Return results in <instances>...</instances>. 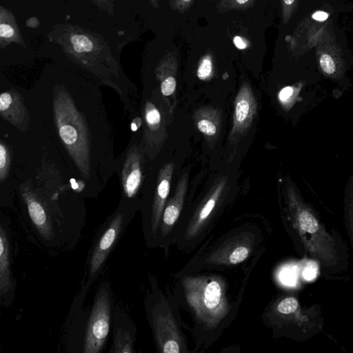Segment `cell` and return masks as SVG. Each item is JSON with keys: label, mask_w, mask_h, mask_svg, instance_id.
Wrapping results in <instances>:
<instances>
[{"label": "cell", "mask_w": 353, "mask_h": 353, "mask_svg": "<svg viewBox=\"0 0 353 353\" xmlns=\"http://www.w3.org/2000/svg\"><path fill=\"white\" fill-rule=\"evenodd\" d=\"M92 80L41 81L23 91L31 121L46 135L76 180L95 197L115 173L114 133Z\"/></svg>", "instance_id": "obj_1"}, {"label": "cell", "mask_w": 353, "mask_h": 353, "mask_svg": "<svg viewBox=\"0 0 353 353\" xmlns=\"http://www.w3.org/2000/svg\"><path fill=\"white\" fill-rule=\"evenodd\" d=\"M286 193L283 221L295 250L315 262L325 279L342 280L350 265L345 240L337 230L329 228L292 187Z\"/></svg>", "instance_id": "obj_2"}, {"label": "cell", "mask_w": 353, "mask_h": 353, "mask_svg": "<svg viewBox=\"0 0 353 353\" xmlns=\"http://www.w3.org/2000/svg\"><path fill=\"white\" fill-rule=\"evenodd\" d=\"M65 56L89 78L112 88L119 96L125 112L134 114V88L124 76L118 61L104 39L81 27L61 24L49 34Z\"/></svg>", "instance_id": "obj_3"}, {"label": "cell", "mask_w": 353, "mask_h": 353, "mask_svg": "<svg viewBox=\"0 0 353 353\" xmlns=\"http://www.w3.org/2000/svg\"><path fill=\"white\" fill-rule=\"evenodd\" d=\"M274 324L282 334L302 342L323 332L325 319L320 303L303 306L299 297L288 294L279 298L273 307Z\"/></svg>", "instance_id": "obj_4"}, {"label": "cell", "mask_w": 353, "mask_h": 353, "mask_svg": "<svg viewBox=\"0 0 353 353\" xmlns=\"http://www.w3.org/2000/svg\"><path fill=\"white\" fill-rule=\"evenodd\" d=\"M183 285L197 319L208 327H216L229 311L223 281L217 276H189Z\"/></svg>", "instance_id": "obj_5"}, {"label": "cell", "mask_w": 353, "mask_h": 353, "mask_svg": "<svg viewBox=\"0 0 353 353\" xmlns=\"http://www.w3.org/2000/svg\"><path fill=\"white\" fill-rule=\"evenodd\" d=\"M136 201V199L121 197L117 210L107 220L90 257L87 283L88 287L95 279L123 229L132 217L137 207Z\"/></svg>", "instance_id": "obj_6"}, {"label": "cell", "mask_w": 353, "mask_h": 353, "mask_svg": "<svg viewBox=\"0 0 353 353\" xmlns=\"http://www.w3.org/2000/svg\"><path fill=\"white\" fill-rule=\"evenodd\" d=\"M131 138L123 152L117 157L115 172L121 188L122 197L136 199L144 181L145 157L140 137L132 131Z\"/></svg>", "instance_id": "obj_7"}, {"label": "cell", "mask_w": 353, "mask_h": 353, "mask_svg": "<svg viewBox=\"0 0 353 353\" xmlns=\"http://www.w3.org/2000/svg\"><path fill=\"white\" fill-rule=\"evenodd\" d=\"M112 292L108 282L99 287L85 329L83 352L99 353L108 336L112 306Z\"/></svg>", "instance_id": "obj_8"}, {"label": "cell", "mask_w": 353, "mask_h": 353, "mask_svg": "<svg viewBox=\"0 0 353 353\" xmlns=\"http://www.w3.org/2000/svg\"><path fill=\"white\" fill-rule=\"evenodd\" d=\"M150 313L153 332L159 351L163 353L183 352L185 345L180 330L169 305L161 295Z\"/></svg>", "instance_id": "obj_9"}, {"label": "cell", "mask_w": 353, "mask_h": 353, "mask_svg": "<svg viewBox=\"0 0 353 353\" xmlns=\"http://www.w3.org/2000/svg\"><path fill=\"white\" fill-rule=\"evenodd\" d=\"M174 170L172 163H168L159 170L149 210V215L143 220L145 233L154 236L159 228L162 214L170 193L171 181Z\"/></svg>", "instance_id": "obj_10"}, {"label": "cell", "mask_w": 353, "mask_h": 353, "mask_svg": "<svg viewBox=\"0 0 353 353\" xmlns=\"http://www.w3.org/2000/svg\"><path fill=\"white\" fill-rule=\"evenodd\" d=\"M257 111V102L250 85L241 84L234 100L232 125L228 140L235 143L250 128Z\"/></svg>", "instance_id": "obj_11"}, {"label": "cell", "mask_w": 353, "mask_h": 353, "mask_svg": "<svg viewBox=\"0 0 353 353\" xmlns=\"http://www.w3.org/2000/svg\"><path fill=\"white\" fill-rule=\"evenodd\" d=\"M142 142L148 159L158 154L163 139V120L159 108L150 99H145L141 107Z\"/></svg>", "instance_id": "obj_12"}, {"label": "cell", "mask_w": 353, "mask_h": 353, "mask_svg": "<svg viewBox=\"0 0 353 353\" xmlns=\"http://www.w3.org/2000/svg\"><path fill=\"white\" fill-rule=\"evenodd\" d=\"M330 14L317 11L304 19L290 39L292 49L301 47L303 50L315 47L320 41L332 36L330 31Z\"/></svg>", "instance_id": "obj_13"}, {"label": "cell", "mask_w": 353, "mask_h": 353, "mask_svg": "<svg viewBox=\"0 0 353 353\" xmlns=\"http://www.w3.org/2000/svg\"><path fill=\"white\" fill-rule=\"evenodd\" d=\"M0 116L5 122L22 132L29 130L31 117L23 91L10 88L1 92Z\"/></svg>", "instance_id": "obj_14"}, {"label": "cell", "mask_w": 353, "mask_h": 353, "mask_svg": "<svg viewBox=\"0 0 353 353\" xmlns=\"http://www.w3.org/2000/svg\"><path fill=\"white\" fill-rule=\"evenodd\" d=\"M226 182L225 177L219 179L197 208L187 230L190 238L198 234L207 223L225 191Z\"/></svg>", "instance_id": "obj_15"}, {"label": "cell", "mask_w": 353, "mask_h": 353, "mask_svg": "<svg viewBox=\"0 0 353 353\" xmlns=\"http://www.w3.org/2000/svg\"><path fill=\"white\" fill-rule=\"evenodd\" d=\"M188 177L184 174L179 179L174 194L166 203L159 226L161 235L165 237L178 220L184 203Z\"/></svg>", "instance_id": "obj_16"}, {"label": "cell", "mask_w": 353, "mask_h": 353, "mask_svg": "<svg viewBox=\"0 0 353 353\" xmlns=\"http://www.w3.org/2000/svg\"><path fill=\"white\" fill-rule=\"evenodd\" d=\"M10 250L8 233L1 224L0 229V296L3 305L10 303L15 289L10 273Z\"/></svg>", "instance_id": "obj_17"}, {"label": "cell", "mask_w": 353, "mask_h": 353, "mask_svg": "<svg viewBox=\"0 0 353 353\" xmlns=\"http://www.w3.org/2000/svg\"><path fill=\"white\" fill-rule=\"evenodd\" d=\"M114 337L112 353L134 352V333L132 324L121 309L115 308L114 311Z\"/></svg>", "instance_id": "obj_18"}, {"label": "cell", "mask_w": 353, "mask_h": 353, "mask_svg": "<svg viewBox=\"0 0 353 353\" xmlns=\"http://www.w3.org/2000/svg\"><path fill=\"white\" fill-rule=\"evenodd\" d=\"M251 252V243L245 239H236L215 250L208 261L216 264L236 265L244 261Z\"/></svg>", "instance_id": "obj_19"}, {"label": "cell", "mask_w": 353, "mask_h": 353, "mask_svg": "<svg viewBox=\"0 0 353 353\" xmlns=\"http://www.w3.org/2000/svg\"><path fill=\"white\" fill-rule=\"evenodd\" d=\"M178 59L176 52L166 53L157 65L154 73L160 83V90L164 97H170L176 88Z\"/></svg>", "instance_id": "obj_20"}, {"label": "cell", "mask_w": 353, "mask_h": 353, "mask_svg": "<svg viewBox=\"0 0 353 353\" xmlns=\"http://www.w3.org/2000/svg\"><path fill=\"white\" fill-rule=\"evenodd\" d=\"M319 63L322 71L327 75L334 74L341 61L340 50L332 36L320 41L316 46Z\"/></svg>", "instance_id": "obj_21"}, {"label": "cell", "mask_w": 353, "mask_h": 353, "mask_svg": "<svg viewBox=\"0 0 353 353\" xmlns=\"http://www.w3.org/2000/svg\"><path fill=\"white\" fill-rule=\"evenodd\" d=\"M194 121L198 130L208 141L214 140L221 130V114L217 109L212 107H203L194 114Z\"/></svg>", "instance_id": "obj_22"}, {"label": "cell", "mask_w": 353, "mask_h": 353, "mask_svg": "<svg viewBox=\"0 0 353 353\" xmlns=\"http://www.w3.org/2000/svg\"><path fill=\"white\" fill-rule=\"evenodd\" d=\"M23 45L24 42L12 12L3 6L0 8V44L1 48L11 43Z\"/></svg>", "instance_id": "obj_23"}, {"label": "cell", "mask_w": 353, "mask_h": 353, "mask_svg": "<svg viewBox=\"0 0 353 353\" xmlns=\"http://www.w3.org/2000/svg\"><path fill=\"white\" fill-rule=\"evenodd\" d=\"M13 161L12 147L6 140L0 139V182L3 183L10 175Z\"/></svg>", "instance_id": "obj_24"}, {"label": "cell", "mask_w": 353, "mask_h": 353, "mask_svg": "<svg viewBox=\"0 0 353 353\" xmlns=\"http://www.w3.org/2000/svg\"><path fill=\"white\" fill-rule=\"evenodd\" d=\"M343 221L344 227L353 251V192L349 193L345 199Z\"/></svg>", "instance_id": "obj_25"}, {"label": "cell", "mask_w": 353, "mask_h": 353, "mask_svg": "<svg viewBox=\"0 0 353 353\" xmlns=\"http://www.w3.org/2000/svg\"><path fill=\"white\" fill-rule=\"evenodd\" d=\"M257 0H219L215 10L218 13L245 10L252 6Z\"/></svg>", "instance_id": "obj_26"}, {"label": "cell", "mask_w": 353, "mask_h": 353, "mask_svg": "<svg viewBox=\"0 0 353 353\" xmlns=\"http://www.w3.org/2000/svg\"><path fill=\"white\" fill-rule=\"evenodd\" d=\"M214 75L212 56L208 53L203 55L199 62L196 76L201 81H210Z\"/></svg>", "instance_id": "obj_27"}, {"label": "cell", "mask_w": 353, "mask_h": 353, "mask_svg": "<svg viewBox=\"0 0 353 353\" xmlns=\"http://www.w3.org/2000/svg\"><path fill=\"white\" fill-rule=\"evenodd\" d=\"M299 0H281L282 21L288 23L294 15Z\"/></svg>", "instance_id": "obj_28"}, {"label": "cell", "mask_w": 353, "mask_h": 353, "mask_svg": "<svg viewBox=\"0 0 353 353\" xmlns=\"http://www.w3.org/2000/svg\"><path fill=\"white\" fill-rule=\"evenodd\" d=\"M194 0H169V5L172 10L181 13L186 12Z\"/></svg>", "instance_id": "obj_29"}, {"label": "cell", "mask_w": 353, "mask_h": 353, "mask_svg": "<svg viewBox=\"0 0 353 353\" xmlns=\"http://www.w3.org/2000/svg\"><path fill=\"white\" fill-rule=\"evenodd\" d=\"M95 4L101 11L107 12L108 14H113L114 1L113 0H90Z\"/></svg>", "instance_id": "obj_30"}, {"label": "cell", "mask_w": 353, "mask_h": 353, "mask_svg": "<svg viewBox=\"0 0 353 353\" xmlns=\"http://www.w3.org/2000/svg\"><path fill=\"white\" fill-rule=\"evenodd\" d=\"M293 93L294 88L291 86H286L280 90L278 95L279 99L282 103H285L292 96Z\"/></svg>", "instance_id": "obj_31"}, {"label": "cell", "mask_w": 353, "mask_h": 353, "mask_svg": "<svg viewBox=\"0 0 353 353\" xmlns=\"http://www.w3.org/2000/svg\"><path fill=\"white\" fill-rule=\"evenodd\" d=\"M235 46L239 50H244L248 46V41L242 37L236 36L233 39Z\"/></svg>", "instance_id": "obj_32"}, {"label": "cell", "mask_w": 353, "mask_h": 353, "mask_svg": "<svg viewBox=\"0 0 353 353\" xmlns=\"http://www.w3.org/2000/svg\"><path fill=\"white\" fill-rule=\"evenodd\" d=\"M152 6L154 8H159V0H148Z\"/></svg>", "instance_id": "obj_33"}, {"label": "cell", "mask_w": 353, "mask_h": 353, "mask_svg": "<svg viewBox=\"0 0 353 353\" xmlns=\"http://www.w3.org/2000/svg\"><path fill=\"white\" fill-rule=\"evenodd\" d=\"M211 1H216V0H211Z\"/></svg>", "instance_id": "obj_34"}]
</instances>
